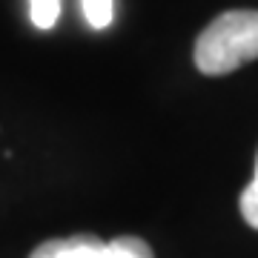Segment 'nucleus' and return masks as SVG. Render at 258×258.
Wrapping results in <instances>:
<instances>
[{"label": "nucleus", "instance_id": "7ed1b4c3", "mask_svg": "<svg viewBox=\"0 0 258 258\" xmlns=\"http://www.w3.org/2000/svg\"><path fill=\"white\" fill-rule=\"evenodd\" d=\"M29 18L40 32L55 29L57 18H60V0H29Z\"/></svg>", "mask_w": 258, "mask_h": 258}, {"label": "nucleus", "instance_id": "f03ea898", "mask_svg": "<svg viewBox=\"0 0 258 258\" xmlns=\"http://www.w3.org/2000/svg\"><path fill=\"white\" fill-rule=\"evenodd\" d=\"M29 258H155L147 241L135 235H120L115 241H101L98 235H69L37 244Z\"/></svg>", "mask_w": 258, "mask_h": 258}, {"label": "nucleus", "instance_id": "39448f33", "mask_svg": "<svg viewBox=\"0 0 258 258\" xmlns=\"http://www.w3.org/2000/svg\"><path fill=\"white\" fill-rule=\"evenodd\" d=\"M241 215H244V221L252 227V230H258V158H255V175H252V181H249V186L241 192Z\"/></svg>", "mask_w": 258, "mask_h": 258}, {"label": "nucleus", "instance_id": "f257e3e1", "mask_svg": "<svg viewBox=\"0 0 258 258\" xmlns=\"http://www.w3.org/2000/svg\"><path fill=\"white\" fill-rule=\"evenodd\" d=\"M258 60V9H230L218 15L195 40L198 72L218 78Z\"/></svg>", "mask_w": 258, "mask_h": 258}, {"label": "nucleus", "instance_id": "20e7f679", "mask_svg": "<svg viewBox=\"0 0 258 258\" xmlns=\"http://www.w3.org/2000/svg\"><path fill=\"white\" fill-rule=\"evenodd\" d=\"M81 6L92 29H106L115 20V0H81Z\"/></svg>", "mask_w": 258, "mask_h": 258}]
</instances>
